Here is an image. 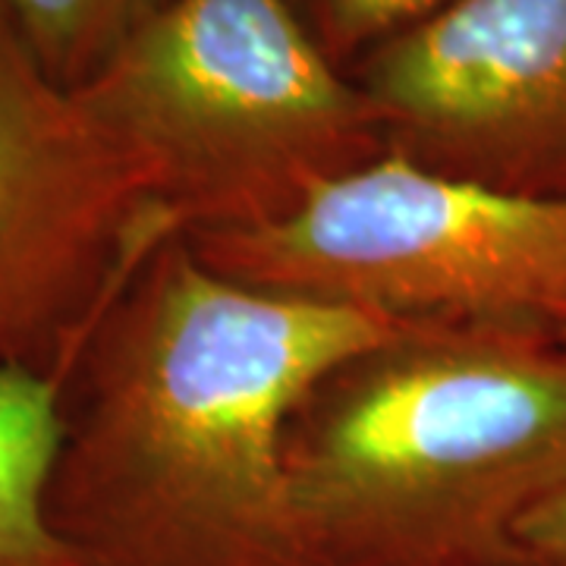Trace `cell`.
<instances>
[{
	"mask_svg": "<svg viewBox=\"0 0 566 566\" xmlns=\"http://www.w3.org/2000/svg\"><path fill=\"white\" fill-rule=\"evenodd\" d=\"M303 566H520L566 475V349L424 324L334 368L286 428Z\"/></svg>",
	"mask_w": 566,
	"mask_h": 566,
	"instance_id": "cell-2",
	"label": "cell"
},
{
	"mask_svg": "<svg viewBox=\"0 0 566 566\" xmlns=\"http://www.w3.org/2000/svg\"><path fill=\"white\" fill-rule=\"evenodd\" d=\"M186 240L230 281L409 324L547 331L566 308V196L453 180L394 151L283 221Z\"/></svg>",
	"mask_w": 566,
	"mask_h": 566,
	"instance_id": "cell-4",
	"label": "cell"
},
{
	"mask_svg": "<svg viewBox=\"0 0 566 566\" xmlns=\"http://www.w3.org/2000/svg\"><path fill=\"white\" fill-rule=\"evenodd\" d=\"M76 95L177 233L283 221L387 155L363 88L290 0H174Z\"/></svg>",
	"mask_w": 566,
	"mask_h": 566,
	"instance_id": "cell-3",
	"label": "cell"
},
{
	"mask_svg": "<svg viewBox=\"0 0 566 566\" xmlns=\"http://www.w3.org/2000/svg\"><path fill=\"white\" fill-rule=\"evenodd\" d=\"M305 29L337 66L363 61L371 48L438 13L450 0H290Z\"/></svg>",
	"mask_w": 566,
	"mask_h": 566,
	"instance_id": "cell-9",
	"label": "cell"
},
{
	"mask_svg": "<svg viewBox=\"0 0 566 566\" xmlns=\"http://www.w3.org/2000/svg\"><path fill=\"white\" fill-rule=\"evenodd\" d=\"M520 566H566V475L516 526Z\"/></svg>",
	"mask_w": 566,
	"mask_h": 566,
	"instance_id": "cell-10",
	"label": "cell"
},
{
	"mask_svg": "<svg viewBox=\"0 0 566 566\" xmlns=\"http://www.w3.org/2000/svg\"><path fill=\"white\" fill-rule=\"evenodd\" d=\"M61 387L25 368L0 371V566H88L48 520Z\"/></svg>",
	"mask_w": 566,
	"mask_h": 566,
	"instance_id": "cell-7",
	"label": "cell"
},
{
	"mask_svg": "<svg viewBox=\"0 0 566 566\" xmlns=\"http://www.w3.org/2000/svg\"><path fill=\"white\" fill-rule=\"evenodd\" d=\"M174 0H0L44 73L80 92Z\"/></svg>",
	"mask_w": 566,
	"mask_h": 566,
	"instance_id": "cell-8",
	"label": "cell"
},
{
	"mask_svg": "<svg viewBox=\"0 0 566 566\" xmlns=\"http://www.w3.org/2000/svg\"><path fill=\"white\" fill-rule=\"evenodd\" d=\"M545 334L554 340V344H560L566 349V308L557 315V318H554V322H551V327H547Z\"/></svg>",
	"mask_w": 566,
	"mask_h": 566,
	"instance_id": "cell-11",
	"label": "cell"
},
{
	"mask_svg": "<svg viewBox=\"0 0 566 566\" xmlns=\"http://www.w3.org/2000/svg\"><path fill=\"white\" fill-rule=\"evenodd\" d=\"M416 327L230 281L167 233L63 378L51 528L88 566H303L286 428L334 368Z\"/></svg>",
	"mask_w": 566,
	"mask_h": 566,
	"instance_id": "cell-1",
	"label": "cell"
},
{
	"mask_svg": "<svg viewBox=\"0 0 566 566\" xmlns=\"http://www.w3.org/2000/svg\"><path fill=\"white\" fill-rule=\"evenodd\" d=\"M167 233L139 164L0 10V371L63 385L114 290Z\"/></svg>",
	"mask_w": 566,
	"mask_h": 566,
	"instance_id": "cell-5",
	"label": "cell"
},
{
	"mask_svg": "<svg viewBox=\"0 0 566 566\" xmlns=\"http://www.w3.org/2000/svg\"><path fill=\"white\" fill-rule=\"evenodd\" d=\"M353 82L416 167L566 196V0H450L371 48Z\"/></svg>",
	"mask_w": 566,
	"mask_h": 566,
	"instance_id": "cell-6",
	"label": "cell"
}]
</instances>
